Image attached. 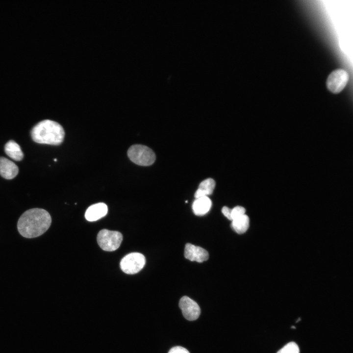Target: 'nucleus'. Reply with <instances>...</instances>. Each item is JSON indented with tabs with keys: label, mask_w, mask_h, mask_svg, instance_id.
<instances>
[{
	"label": "nucleus",
	"mask_w": 353,
	"mask_h": 353,
	"mask_svg": "<svg viewBox=\"0 0 353 353\" xmlns=\"http://www.w3.org/2000/svg\"><path fill=\"white\" fill-rule=\"evenodd\" d=\"M146 263L144 255L139 252H131L125 256L120 262L121 270L127 274H135L144 267Z\"/></svg>",
	"instance_id": "39448f33"
},
{
	"label": "nucleus",
	"mask_w": 353,
	"mask_h": 353,
	"mask_svg": "<svg viewBox=\"0 0 353 353\" xmlns=\"http://www.w3.org/2000/svg\"><path fill=\"white\" fill-rule=\"evenodd\" d=\"M277 353H300V349L296 343L291 342L283 346Z\"/></svg>",
	"instance_id": "2eb2a0df"
},
{
	"label": "nucleus",
	"mask_w": 353,
	"mask_h": 353,
	"mask_svg": "<svg viewBox=\"0 0 353 353\" xmlns=\"http://www.w3.org/2000/svg\"><path fill=\"white\" fill-rule=\"evenodd\" d=\"M249 218L244 214L236 219L232 220L231 227L236 232L242 234L245 232L249 227Z\"/></svg>",
	"instance_id": "4468645a"
},
{
	"label": "nucleus",
	"mask_w": 353,
	"mask_h": 353,
	"mask_svg": "<svg viewBox=\"0 0 353 353\" xmlns=\"http://www.w3.org/2000/svg\"><path fill=\"white\" fill-rule=\"evenodd\" d=\"M231 210L227 206H224L222 209V212L226 217L231 221Z\"/></svg>",
	"instance_id": "a211bd4d"
},
{
	"label": "nucleus",
	"mask_w": 353,
	"mask_h": 353,
	"mask_svg": "<svg viewBox=\"0 0 353 353\" xmlns=\"http://www.w3.org/2000/svg\"><path fill=\"white\" fill-rule=\"evenodd\" d=\"M168 353H190L185 348L181 346H176L169 351Z\"/></svg>",
	"instance_id": "f3484780"
},
{
	"label": "nucleus",
	"mask_w": 353,
	"mask_h": 353,
	"mask_svg": "<svg viewBox=\"0 0 353 353\" xmlns=\"http://www.w3.org/2000/svg\"><path fill=\"white\" fill-rule=\"evenodd\" d=\"M123 240V235L119 231L103 229L97 235V242L103 250L112 252L116 250Z\"/></svg>",
	"instance_id": "20e7f679"
},
{
	"label": "nucleus",
	"mask_w": 353,
	"mask_h": 353,
	"mask_svg": "<svg viewBox=\"0 0 353 353\" xmlns=\"http://www.w3.org/2000/svg\"><path fill=\"white\" fill-rule=\"evenodd\" d=\"M108 211L107 205L103 202L95 203L90 206L85 213L86 219L90 222L96 221L104 217Z\"/></svg>",
	"instance_id": "1a4fd4ad"
},
{
	"label": "nucleus",
	"mask_w": 353,
	"mask_h": 353,
	"mask_svg": "<svg viewBox=\"0 0 353 353\" xmlns=\"http://www.w3.org/2000/svg\"><path fill=\"white\" fill-rule=\"evenodd\" d=\"M18 166L7 158L0 156V175L5 179H11L18 174Z\"/></svg>",
	"instance_id": "9d476101"
},
{
	"label": "nucleus",
	"mask_w": 353,
	"mask_h": 353,
	"mask_svg": "<svg viewBox=\"0 0 353 353\" xmlns=\"http://www.w3.org/2000/svg\"><path fill=\"white\" fill-rule=\"evenodd\" d=\"M30 135L33 141L36 143L59 145L64 140L65 131L57 122L45 120L39 122L32 127Z\"/></svg>",
	"instance_id": "f03ea898"
},
{
	"label": "nucleus",
	"mask_w": 353,
	"mask_h": 353,
	"mask_svg": "<svg viewBox=\"0 0 353 353\" xmlns=\"http://www.w3.org/2000/svg\"><path fill=\"white\" fill-rule=\"evenodd\" d=\"M179 306L184 318L189 321L196 320L200 315V308L198 303L187 296H183L180 299Z\"/></svg>",
	"instance_id": "0eeeda50"
},
{
	"label": "nucleus",
	"mask_w": 353,
	"mask_h": 353,
	"mask_svg": "<svg viewBox=\"0 0 353 353\" xmlns=\"http://www.w3.org/2000/svg\"><path fill=\"white\" fill-rule=\"evenodd\" d=\"M127 156L129 159L135 164L148 166L155 161L156 156L153 151L147 146L142 145H133L128 150Z\"/></svg>",
	"instance_id": "7ed1b4c3"
},
{
	"label": "nucleus",
	"mask_w": 353,
	"mask_h": 353,
	"mask_svg": "<svg viewBox=\"0 0 353 353\" xmlns=\"http://www.w3.org/2000/svg\"><path fill=\"white\" fill-rule=\"evenodd\" d=\"M245 209L240 206L234 207L231 210V221L245 214Z\"/></svg>",
	"instance_id": "dca6fc26"
},
{
	"label": "nucleus",
	"mask_w": 353,
	"mask_h": 353,
	"mask_svg": "<svg viewBox=\"0 0 353 353\" xmlns=\"http://www.w3.org/2000/svg\"><path fill=\"white\" fill-rule=\"evenodd\" d=\"M349 80V75L346 71L338 69L332 71L328 76L326 85L332 93L337 94L343 90Z\"/></svg>",
	"instance_id": "423d86ee"
},
{
	"label": "nucleus",
	"mask_w": 353,
	"mask_h": 353,
	"mask_svg": "<svg viewBox=\"0 0 353 353\" xmlns=\"http://www.w3.org/2000/svg\"><path fill=\"white\" fill-rule=\"evenodd\" d=\"M212 202L207 196L196 198L192 204L194 213L198 216L206 214L210 209Z\"/></svg>",
	"instance_id": "9b49d317"
},
{
	"label": "nucleus",
	"mask_w": 353,
	"mask_h": 353,
	"mask_svg": "<svg viewBox=\"0 0 353 353\" xmlns=\"http://www.w3.org/2000/svg\"><path fill=\"white\" fill-rule=\"evenodd\" d=\"M51 223V218L48 211L34 208L25 211L21 216L17 228L19 232L24 237L35 238L45 233Z\"/></svg>",
	"instance_id": "f257e3e1"
},
{
	"label": "nucleus",
	"mask_w": 353,
	"mask_h": 353,
	"mask_svg": "<svg viewBox=\"0 0 353 353\" xmlns=\"http://www.w3.org/2000/svg\"><path fill=\"white\" fill-rule=\"evenodd\" d=\"M54 161H56L57 160H56V159H54Z\"/></svg>",
	"instance_id": "6ab92c4d"
},
{
	"label": "nucleus",
	"mask_w": 353,
	"mask_h": 353,
	"mask_svg": "<svg viewBox=\"0 0 353 353\" xmlns=\"http://www.w3.org/2000/svg\"><path fill=\"white\" fill-rule=\"evenodd\" d=\"M5 153L15 161H21L24 158V153L20 146L14 140H9L4 146Z\"/></svg>",
	"instance_id": "f8f14e48"
},
{
	"label": "nucleus",
	"mask_w": 353,
	"mask_h": 353,
	"mask_svg": "<svg viewBox=\"0 0 353 353\" xmlns=\"http://www.w3.org/2000/svg\"><path fill=\"white\" fill-rule=\"evenodd\" d=\"M184 256L190 261L202 262L208 259L209 254L201 247L187 243L184 249Z\"/></svg>",
	"instance_id": "6e6552de"
},
{
	"label": "nucleus",
	"mask_w": 353,
	"mask_h": 353,
	"mask_svg": "<svg viewBox=\"0 0 353 353\" xmlns=\"http://www.w3.org/2000/svg\"><path fill=\"white\" fill-rule=\"evenodd\" d=\"M215 182L214 179L208 178L201 182L198 189L195 193V198L207 196L211 195L215 188Z\"/></svg>",
	"instance_id": "ddd939ff"
}]
</instances>
